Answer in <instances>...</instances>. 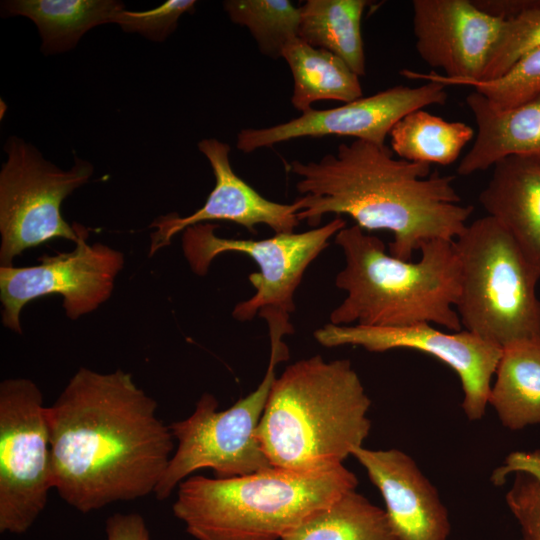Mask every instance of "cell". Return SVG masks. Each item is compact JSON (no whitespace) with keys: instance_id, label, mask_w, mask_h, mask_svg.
<instances>
[{"instance_id":"cell-1","label":"cell","mask_w":540,"mask_h":540,"mask_svg":"<svg viewBox=\"0 0 540 540\" xmlns=\"http://www.w3.org/2000/svg\"><path fill=\"white\" fill-rule=\"evenodd\" d=\"M156 411L130 373L79 368L46 407L53 489L84 514L154 494L175 450Z\"/></svg>"},{"instance_id":"cell-2","label":"cell","mask_w":540,"mask_h":540,"mask_svg":"<svg viewBox=\"0 0 540 540\" xmlns=\"http://www.w3.org/2000/svg\"><path fill=\"white\" fill-rule=\"evenodd\" d=\"M288 169L298 177L300 222L317 227L326 214L348 215L364 231L392 232L389 253L406 261L427 241H454L474 210L461 203L453 176L396 159L386 145L341 143L335 154Z\"/></svg>"},{"instance_id":"cell-3","label":"cell","mask_w":540,"mask_h":540,"mask_svg":"<svg viewBox=\"0 0 540 540\" xmlns=\"http://www.w3.org/2000/svg\"><path fill=\"white\" fill-rule=\"evenodd\" d=\"M370 406L350 360L314 355L275 378L255 436L273 467L328 470L363 446Z\"/></svg>"},{"instance_id":"cell-4","label":"cell","mask_w":540,"mask_h":540,"mask_svg":"<svg viewBox=\"0 0 540 540\" xmlns=\"http://www.w3.org/2000/svg\"><path fill=\"white\" fill-rule=\"evenodd\" d=\"M334 241L345 257L335 286L346 297L331 311V324L384 328L431 324L462 330L455 309L460 263L454 241H427L418 261L388 254L380 238L356 224L340 230Z\"/></svg>"},{"instance_id":"cell-5","label":"cell","mask_w":540,"mask_h":540,"mask_svg":"<svg viewBox=\"0 0 540 540\" xmlns=\"http://www.w3.org/2000/svg\"><path fill=\"white\" fill-rule=\"evenodd\" d=\"M357 485L343 464L315 472L270 467L231 478L194 475L178 485L172 509L196 540H281Z\"/></svg>"},{"instance_id":"cell-6","label":"cell","mask_w":540,"mask_h":540,"mask_svg":"<svg viewBox=\"0 0 540 540\" xmlns=\"http://www.w3.org/2000/svg\"><path fill=\"white\" fill-rule=\"evenodd\" d=\"M454 247L460 263L455 309L464 330L502 349L540 340V278L509 232L487 215L467 224Z\"/></svg>"},{"instance_id":"cell-7","label":"cell","mask_w":540,"mask_h":540,"mask_svg":"<svg viewBox=\"0 0 540 540\" xmlns=\"http://www.w3.org/2000/svg\"><path fill=\"white\" fill-rule=\"evenodd\" d=\"M259 315L268 324L271 346L264 378L254 391L222 411H217V399L204 393L189 417L169 425L176 446L155 489L157 499H167L183 480L203 468L212 469L216 478H231L273 467L255 433L276 378L275 368L288 359L282 338L294 329L283 311L266 308Z\"/></svg>"},{"instance_id":"cell-8","label":"cell","mask_w":540,"mask_h":540,"mask_svg":"<svg viewBox=\"0 0 540 540\" xmlns=\"http://www.w3.org/2000/svg\"><path fill=\"white\" fill-rule=\"evenodd\" d=\"M0 171V263L11 266L25 250L54 239L77 243L83 226L69 225L63 201L91 178L93 164L74 156L63 170L44 158L31 143L10 136Z\"/></svg>"},{"instance_id":"cell-9","label":"cell","mask_w":540,"mask_h":540,"mask_svg":"<svg viewBox=\"0 0 540 540\" xmlns=\"http://www.w3.org/2000/svg\"><path fill=\"white\" fill-rule=\"evenodd\" d=\"M345 227L346 221L337 216L305 232L279 233L254 240L219 237L215 233L218 225L199 223L183 231L182 250L191 270L199 276H205L212 261L223 253H242L255 261L259 272L248 276L255 293L237 303L232 312L234 319L244 322L266 307L294 312L295 292L307 267Z\"/></svg>"},{"instance_id":"cell-10","label":"cell","mask_w":540,"mask_h":540,"mask_svg":"<svg viewBox=\"0 0 540 540\" xmlns=\"http://www.w3.org/2000/svg\"><path fill=\"white\" fill-rule=\"evenodd\" d=\"M53 488L50 437L41 390L27 378L0 383V532L23 534Z\"/></svg>"},{"instance_id":"cell-11","label":"cell","mask_w":540,"mask_h":540,"mask_svg":"<svg viewBox=\"0 0 540 540\" xmlns=\"http://www.w3.org/2000/svg\"><path fill=\"white\" fill-rule=\"evenodd\" d=\"M82 228L72 251L44 255L39 264L0 267V299L3 325L21 334L20 314L31 301L61 295L66 316L77 320L99 308L112 295L124 267V254L106 244L87 242Z\"/></svg>"},{"instance_id":"cell-12","label":"cell","mask_w":540,"mask_h":540,"mask_svg":"<svg viewBox=\"0 0 540 540\" xmlns=\"http://www.w3.org/2000/svg\"><path fill=\"white\" fill-rule=\"evenodd\" d=\"M325 347L360 346L370 352L412 349L435 357L459 377L462 409L469 420L485 414L502 348L469 332L446 333L431 324L384 328L327 323L313 333Z\"/></svg>"},{"instance_id":"cell-13","label":"cell","mask_w":540,"mask_h":540,"mask_svg":"<svg viewBox=\"0 0 540 540\" xmlns=\"http://www.w3.org/2000/svg\"><path fill=\"white\" fill-rule=\"evenodd\" d=\"M446 86L426 81L416 87L393 86L331 109H310L297 118L267 128H247L237 134L244 153L302 137L348 136L379 146L393 126L407 114L447 101Z\"/></svg>"},{"instance_id":"cell-14","label":"cell","mask_w":540,"mask_h":540,"mask_svg":"<svg viewBox=\"0 0 540 540\" xmlns=\"http://www.w3.org/2000/svg\"><path fill=\"white\" fill-rule=\"evenodd\" d=\"M412 9L417 53L445 75L407 69L402 75L445 86L480 80L504 20L484 13L472 0H413Z\"/></svg>"},{"instance_id":"cell-15","label":"cell","mask_w":540,"mask_h":540,"mask_svg":"<svg viewBox=\"0 0 540 540\" xmlns=\"http://www.w3.org/2000/svg\"><path fill=\"white\" fill-rule=\"evenodd\" d=\"M197 147L211 166L215 186L204 205L194 213L185 217L170 213L151 223L150 227L155 230L151 233L150 256L168 246L172 237L187 227L209 221L233 222L251 233H256L258 224L270 227L275 234L294 232L300 223L297 217L302 208L300 198L291 204H282L260 195L234 172L230 163L231 148L225 142L206 138L199 141Z\"/></svg>"},{"instance_id":"cell-16","label":"cell","mask_w":540,"mask_h":540,"mask_svg":"<svg viewBox=\"0 0 540 540\" xmlns=\"http://www.w3.org/2000/svg\"><path fill=\"white\" fill-rule=\"evenodd\" d=\"M352 456L380 491L396 540H448V511L436 488L408 454L362 446Z\"/></svg>"},{"instance_id":"cell-17","label":"cell","mask_w":540,"mask_h":540,"mask_svg":"<svg viewBox=\"0 0 540 540\" xmlns=\"http://www.w3.org/2000/svg\"><path fill=\"white\" fill-rule=\"evenodd\" d=\"M477 134L457 173L468 176L515 156L540 165V94L512 108L498 109L473 90L466 97Z\"/></svg>"},{"instance_id":"cell-18","label":"cell","mask_w":540,"mask_h":540,"mask_svg":"<svg viewBox=\"0 0 540 540\" xmlns=\"http://www.w3.org/2000/svg\"><path fill=\"white\" fill-rule=\"evenodd\" d=\"M479 202L509 232L540 278V165L515 156L498 161Z\"/></svg>"},{"instance_id":"cell-19","label":"cell","mask_w":540,"mask_h":540,"mask_svg":"<svg viewBox=\"0 0 540 540\" xmlns=\"http://www.w3.org/2000/svg\"><path fill=\"white\" fill-rule=\"evenodd\" d=\"M125 8L117 0H5L1 2L4 17L30 19L41 37V52L55 55L75 48L91 29L114 23Z\"/></svg>"},{"instance_id":"cell-20","label":"cell","mask_w":540,"mask_h":540,"mask_svg":"<svg viewBox=\"0 0 540 540\" xmlns=\"http://www.w3.org/2000/svg\"><path fill=\"white\" fill-rule=\"evenodd\" d=\"M494 376L488 405L502 425L515 431L540 424V340L504 347Z\"/></svg>"},{"instance_id":"cell-21","label":"cell","mask_w":540,"mask_h":540,"mask_svg":"<svg viewBox=\"0 0 540 540\" xmlns=\"http://www.w3.org/2000/svg\"><path fill=\"white\" fill-rule=\"evenodd\" d=\"M293 78L291 103L301 113L315 102L349 103L363 97L359 76L337 55L315 48L299 37L282 51Z\"/></svg>"},{"instance_id":"cell-22","label":"cell","mask_w":540,"mask_h":540,"mask_svg":"<svg viewBox=\"0 0 540 540\" xmlns=\"http://www.w3.org/2000/svg\"><path fill=\"white\" fill-rule=\"evenodd\" d=\"M365 0H307L300 10L298 37L340 57L359 76L366 74L361 19Z\"/></svg>"},{"instance_id":"cell-23","label":"cell","mask_w":540,"mask_h":540,"mask_svg":"<svg viewBox=\"0 0 540 540\" xmlns=\"http://www.w3.org/2000/svg\"><path fill=\"white\" fill-rule=\"evenodd\" d=\"M281 540H396L385 510L356 490L306 517Z\"/></svg>"},{"instance_id":"cell-24","label":"cell","mask_w":540,"mask_h":540,"mask_svg":"<svg viewBox=\"0 0 540 540\" xmlns=\"http://www.w3.org/2000/svg\"><path fill=\"white\" fill-rule=\"evenodd\" d=\"M389 137L400 159L446 166L458 159L473 139L474 130L464 122L446 121L419 109L400 119Z\"/></svg>"},{"instance_id":"cell-25","label":"cell","mask_w":540,"mask_h":540,"mask_svg":"<svg viewBox=\"0 0 540 540\" xmlns=\"http://www.w3.org/2000/svg\"><path fill=\"white\" fill-rule=\"evenodd\" d=\"M223 8L233 23L249 30L268 57H281L285 46L298 38L300 10L288 0H226Z\"/></svg>"},{"instance_id":"cell-26","label":"cell","mask_w":540,"mask_h":540,"mask_svg":"<svg viewBox=\"0 0 540 540\" xmlns=\"http://www.w3.org/2000/svg\"><path fill=\"white\" fill-rule=\"evenodd\" d=\"M511 473L514 480L506 503L520 526L522 540H540V451L510 454L492 479L502 483Z\"/></svg>"},{"instance_id":"cell-27","label":"cell","mask_w":540,"mask_h":540,"mask_svg":"<svg viewBox=\"0 0 540 540\" xmlns=\"http://www.w3.org/2000/svg\"><path fill=\"white\" fill-rule=\"evenodd\" d=\"M539 48L540 3L504 21L480 80L500 77L522 57Z\"/></svg>"},{"instance_id":"cell-28","label":"cell","mask_w":540,"mask_h":540,"mask_svg":"<svg viewBox=\"0 0 540 540\" xmlns=\"http://www.w3.org/2000/svg\"><path fill=\"white\" fill-rule=\"evenodd\" d=\"M498 109L512 108L540 94V48L516 62L496 79L464 82Z\"/></svg>"},{"instance_id":"cell-29","label":"cell","mask_w":540,"mask_h":540,"mask_svg":"<svg viewBox=\"0 0 540 540\" xmlns=\"http://www.w3.org/2000/svg\"><path fill=\"white\" fill-rule=\"evenodd\" d=\"M194 0H168L156 8L146 11L121 10L114 24L124 32L138 33L154 41H165L177 28L179 18L194 10Z\"/></svg>"},{"instance_id":"cell-30","label":"cell","mask_w":540,"mask_h":540,"mask_svg":"<svg viewBox=\"0 0 540 540\" xmlns=\"http://www.w3.org/2000/svg\"><path fill=\"white\" fill-rule=\"evenodd\" d=\"M106 540H150L144 518L138 513H115L106 520Z\"/></svg>"},{"instance_id":"cell-31","label":"cell","mask_w":540,"mask_h":540,"mask_svg":"<svg viewBox=\"0 0 540 540\" xmlns=\"http://www.w3.org/2000/svg\"><path fill=\"white\" fill-rule=\"evenodd\" d=\"M472 2L484 13L504 21L540 3L535 0H472Z\"/></svg>"},{"instance_id":"cell-32","label":"cell","mask_w":540,"mask_h":540,"mask_svg":"<svg viewBox=\"0 0 540 540\" xmlns=\"http://www.w3.org/2000/svg\"><path fill=\"white\" fill-rule=\"evenodd\" d=\"M520 540H522V539H520Z\"/></svg>"}]
</instances>
